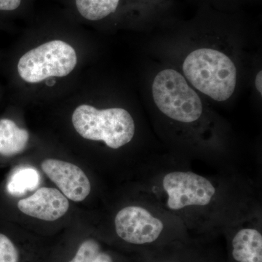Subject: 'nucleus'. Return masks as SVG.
Returning a JSON list of instances; mask_svg holds the SVG:
<instances>
[{
  "mask_svg": "<svg viewBox=\"0 0 262 262\" xmlns=\"http://www.w3.org/2000/svg\"><path fill=\"white\" fill-rule=\"evenodd\" d=\"M122 0H73L76 12L89 21L104 20L116 14Z\"/></svg>",
  "mask_w": 262,
  "mask_h": 262,
  "instance_id": "obj_12",
  "label": "nucleus"
},
{
  "mask_svg": "<svg viewBox=\"0 0 262 262\" xmlns=\"http://www.w3.org/2000/svg\"><path fill=\"white\" fill-rule=\"evenodd\" d=\"M29 133L20 128L9 118L0 119V155L12 157L25 149Z\"/></svg>",
  "mask_w": 262,
  "mask_h": 262,
  "instance_id": "obj_11",
  "label": "nucleus"
},
{
  "mask_svg": "<svg viewBox=\"0 0 262 262\" xmlns=\"http://www.w3.org/2000/svg\"><path fill=\"white\" fill-rule=\"evenodd\" d=\"M72 124L76 131L88 140L103 141L117 149L130 142L136 126L130 114L122 108L97 110L82 104L74 112Z\"/></svg>",
  "mask_w": 262,
  "mask_h": 262,
  "instance_id": "obj_2",
  "label": "nucleus"
},
{
  "mask_svg": "<svg viewBox=\"0 0 262 262\" xmlns=\"http://www.w3.org/2000/svg\"><path fill=\"white\" fill-rule=\"evenodd\" d=\"M183 72L196 90L215 101H227L235 89V65L216 50L200 48L192 51L184 60Z\"/></svg>",
  "mask_w": 262,
  "mask_h": 262,
  "instance_id": "obj_1",
  "label": "nucleus"
},
{
  "mask_svg": "<svg viewBox=\"0 0 262 262\" xmlns=\"http://www.w3.org/2000/svg\"><path fill=\"white\" fill-rule=\"evenodd\" d=\"M19 253L15 244L0 232V262H18Z\"/></svg>",
  "mask_w": 262,
  "mask_h": 262,
  "instance_id": "obj_15",
  "label": "nucleus"
},
{
  "mask_svg": "<svg viewBox=\"0 0 262 262\" xmlns=\"http://www.w3.org/2000/svg\"><path fill=\"white\" fill-rule=\"evenodd\" d=\"M146 262H225L214 256L194 249L185 243H174L147 252Z\"/></svg>",
  "mask_w": 262,
  "mask_h": 262,
  "instance_id": "obj_10",
  "label": "nucleus"
},
{
  "mask_svg": "<svg viewBox=\"0 0 262 262\" xmlns=\"http://www.w3.org/2000/svg\"><path fill=\"white\" fill-rule=\"evenodd\" d=\"M26 0H0V13L5 14L16 13L23 8Z\"/></svg>",
  "mask_w": 262,
  "mask_h": 262,
  "instance_id": "obj_16",
  "label": "nucleus"
},
{
  "mask_svg": "<svg viewBox=\"0 0 262 262\" xmlns=\"http://www.w3.org/2000/svg\"><path fill=\"white\" fill-rule=\"evenodd\" d=\"M115 227L117 236L124 242L145 248L147 252L172 244L164 239L165 225L162 220L144 207L122 208L115 217Z\"/></svg>",
  "mask_w": 262,
  "mask_h": 262,
  "instance_id": "obj_5",
  "label": "nucleus"
},
{
  "mask_svg": "<svg viewBox=\"0 0 262 262\" xmlns=\"http://www.w3.org/2000/svg\"><path fill=\"white\" fill-rule=\"evenodd\" d=\"M152 95L160 112L176 121L195 122L203 113L201 98L174 70H164L155 77Z\"/></svg>",
  "mask_w": 262,
  "mask_h": 262,
  "instance_id": "obj_3",
  "label": "nucleus"
},
{
  "mask_svg": "<svg viewBox=\"0 0 262 262\" xmlns=\"http://www.w3.org/2000/svg\"><path fill=\"white\" fill-rule=\"evenodd\" d=\"M162 187L167 195V208L171 211L208 206L217 193L211 181L192 171L175 170L165 174Z\"/></svg>",
  "mask_w": 262,
  "mask_h": 262,
  "instance_id": "obj_6",
  "label": "nucleus"
},
{
  "mask_svg": "<svg viewBox=\"0 0 262 262\" xmlns=\"http://www.w3.org/2000/svg\"><path fill=\"white\" fill-rule=\"evenodd\" d=\"M77 63V54L72 46L62 40H52L20 57L17 70L25 82L39 83L49 77L70 75Z\"/></svg>",
  "mask_w": 262,
  "mask_h": 262,
  "instance_id": "obj_4",
  "label": "nucleus"
},
{
  "mask_svg": "<svg viewBox=\"0 0 262 262\" xmlns=\"http://www.w3.org/2000/svg\"><path fill=\"white\" fill-rule=\"evenodd\" d=\"M255 84H256V89L260 94H262V72L260 71L258 72L257 75H256V81H255Z\"/></svg>",
  "mask_w": 262,
  "mask_h": 262,
  "instance_id": "obj_18",
  "label": "nucleus"
},
{
  "mask_svg": "<svg viewBox=\"0 0 262 262\" xmlns=\"http://www.w3.org/2000/svg\"><path fill=\"white\" fill-rule=\"evenodd\" d=\"M93 262H115L114 258L112 255L105 251H101V252L98 253L97 256L94 260Z\"/></svg>",
  "mask_w": 262,
  "mask_h": 262,
  "instance_id": "obj_17",
  "label": "nucleus"
},
{
  "mask_svg": "<svg viewBox=\"0 0 262 262\" xmlns=\"http://www.w3.org/2000/svg\"><path fill=\"white\" fill-rule=\"evenodd\" d=\"M227 262H262V234L253 227L234 232L228 239Z\"/></svg>",
  "mask_w": 262,
  "mask_h": 262,
  "instance_id": "obj_9",
  "label": "nucleus"
},
{
  "mask_svg": "<svg viewBox=\"0 0 262 262\" xmlns=\"http://www.w3.org/2000/svg\"><path fill=\"white\" fill-rule=\"evenodd\" d=\"M39 174L32 167L15 169L7 183V190L11 195L20 196L34 190L39 184Z\"/></svg>",
  "mask_w": 262,
  "mask_h": 262,
  "instance_id": "obj_13",
  "label": "nucleus"
},
{
  "mask_svg": "<svg viewBox=\"0 0 262 262\" xmlns=\"http://www.w3.org/2000/svg\"><path fill=\"white\" fill-rule=\"evenodd\" d=\"M41 167L66 198L81 202L89 195L91 183L83 170L77 165L62 160L47 159L42 162Z\"/></svg>",
  "mask_w": 262,
  "mask_h": 262,
  "instance_id": "obj_7",
  "label": "nucleus"
},
{
  "mask_svg": "<svg viewBox=\"0 0 262 262\" xmlns=\"http://www.w3.org/2000/svg\"><path fill=\"white\" fill-rule=\"evenodd\" d=\"M18 208L22 213L29 216L53 222L67 213L70 203L58 189L42 187L32 196L19 201Z\"/></svg>",
  "mask_w": 262,
  "mask_h": 262,
  "instance_id": "obj_8",
  "label": "nucleus"
},
{
  "mask_svg": "<svg viewBox=\"0 0 262 262\" xmlns=\"http://www.w3.org/2000/svg\"><path fill=\"white\" fill-rule=\"evenodd\" d=\"M101 251V245L96 239H86L81 244L75 257L69 262H93Z\"/></svg>",
  "mask_w": 262,
  "mask_h": 262,
  "instance_id": "obj_14",
  "label": "nucleus"
}]
</instances>
